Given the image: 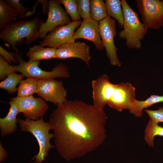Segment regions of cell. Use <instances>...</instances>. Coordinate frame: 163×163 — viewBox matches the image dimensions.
Listing matches in <instances>:
<instances>
[{"label":"cell","mask_w":163,"mask_h":163,"mask_svg":"<svg viewBox=\"0 0 163 163\" xmlns=\"http://www.w3.org/2000/svg\"><path fill=\"white\" fill-rule=\"evenodd\" d=\"M49 118L59 155L66 160L82 157L104 141L107 119L104 109L82 101L67 99Z\"/></svg>","instance_id":"6da1fadb"},{"label":"cell","mask_w":163,"mask_h":163,"mask_svg":"<svg viewBox=\"0 0 163 163\" xmlns=\"http://www.w3.org/2000/svg\"><path fill=\"white\" fill-rule=\"evenodd\" d=\"M43 22L37 16L30 20H14L1 30L0 39L16 52L21 53L16 46L22 45L24 38V43L28 46L40 38L39 30Z\"/></svg>","instance_id":"7a4b0ae2"},{"label":"cell","mask_w":163,"mask_h":163,"mask_svg":"<svg viewBox=\"0 0 163 163\" xmlns=\"http://www.w3.org/2000/svg\"><path fill=\"white\" fill-rule=\"evenodd\" d=\"M123 14V29L119 33L120 38L126 41V46L130 49H140L142 40L148 29L140 21L138 14L125 0H121Z\"/></svg>","instance_id":"3957f363"},{"label":"cell","mask_w":163,"mask_h":163,"mask_svg":"<svg viewBox=\"0 0 163 163\" xmlns=\"http://www.w3.org/2000/svg\"><path fill=\"white\" fill-rule=\"evenodd\" d=\"M18 120L21 130L31 133L38 143V153L30 161L36 159L34 163H42V161L45 160V157H48L49 150L55 147L50 142V139L54 137L53 133H49L53 129L51 123L49 121L45 122L43 117L37 120L27 118L24 120L18 118Z\"/></svg>","instance_id":"277c9868"},{"label":"cell","mask_w":163,"mask_h":163,"mask_svg":"<svg viewBox=\"0 0 163 163\" xmlns=\"http://www.w3.org/2000/svg\"><path fill=\"white\" fill-rule=\"evenodd\" d=\"M15 53L18 63V65L14 66L15 70L16 72L21 73L27 78L41 79L69 77L67 67L62 62L56 65L51 71H46L39 67L40 61L29 60L26 61L22 59L18 52H16Z\"/></svg>","instance_id":"5b68a950"},{"label":"cell","mask_w":163,"mask_h":163,"mask_svg":"<svg viewBox=\"0 0 163 163\" xmlns=\"http://www.w3.org/2000/svg\"><path fill=\"white\" fill-rule=\"evenodd\" d=\"M136 2L146 27L156 30L163 26V0H136Z\"/></svg>","instance_id":"8992f818"},{"label":"cell","mask_w":163,"mask_h":163,"mask_svg":"<svg viewBox=\"0 0 163 163\" xmlns=\"http://www.w3.org/2000/svg\"><path fill=\"white\" fill-rule=\"evenodd\" d=\"M99 22L101 39L110 64L112 66L120 67L121 63L117 55L118 49L114 41V37L117 35L115 21L108 15Z\"/></svg>","instance_id":"52a82bcc"},{"label":"cell","mask_w":163,"mask_h":163,"mask_svg":"<svg viewBox=\"0 0 163 163\" xmlns=\"http://www.w3.org/2000/svg\"><path fill=\"white\" fill-rule=\"evenodd\" d=\"M10 100L15 104L20 113H23L26 118L33 120L42 118L49 108L44 99L40 97H35L33 95L26 97L17 96Z\"/></svg>","instance_id":"ba28073f"},{"label":"cell","mask_w":163,"mask_h":163,"mask_svg":"<svg viewBox=\"0 0 163 163\" xmlns=\"http://www.w3.org/2000/svg\"><path fill=\"white\" fill-rule=\"evenodd\" d=\"M37 94L45 101L57 106L66 100L67 91L62 81L54 78L41 79L38 81Z\"/></svg>","instance_id":"9c48e42d"},{"label":"cell","mask_w":163,"mask_h":163,"mask_svg":"<svg viewBox=\"0 0 163 163\" xmlns=\"http://www.w3.org/2000/svg\"><path fill=\"white\" fill-rule=\"evenodd\" d=\"M82 21H72L70 23L59 26L47 34L40 44L45 47L58 49L63 45L74 43L73 37L76 29Z\"/></svg>","instance_id":"30bf717a"},{"label":"cell","mask_w":163,"mask_h":163,"mask_svg":"<svg viewBox=\"0 0 163 163\" xmlns=\"http://www.w3.org/2000/svg\"><path fill=\"white\" fill-rule=\"evenodd\" d=\"M47 19L41 25L39 30L40 38L44 39L47 34L56 27L68 24L72 21L70 17L61 6L59 0L48 1Z\"/></svg>","instance_id":"8fae6325"},{"label":"cell","mask_w":163,"mask_h":163,"mask_svg":"<svg viewBox=\"0 0 163 163\" xmlns=\"http://www.w3.org/2000/svg\"><path fill=\"white\" fill-rule=\"evenodd\" d=\"M136 88L128 82L115 84L108 105L110 107L121 112L129 110L132 103L136 99Z\"/></svg>","instance_id":"7c38bea8"},{"label":"cell","mask_w":163,"mask_h":163,"mask_svg":"<svg viewBox=\"0 0 163 163\" xmlns=\"http://www.w3.org/2000/svg\"><path fill=\"white\" fill-rule=\"evenodd\" d=\"M99 22L90 18L84 20L74 33L73 40L84 39L91 41L95 48L102 50L104 48L99 31Z\"/></svg>","instance_id":"4fadbf2b"},{"label":"cell","mask_w":163,"mask_h":163,"mask_svg":"<svg viewBox=\"0 0 163 163\" xmlns=\"http://www.w3.org/2000/svg\"><path fill=\"white\" fill-rule=\"evenodd\" d=\"M90 47L85 43L76 41L64 44L57 49L55 59H65L76 58L82 59L89 66L91 57Z\"/></svg>","instance_id":"5bb4252c"},{"label":"cell","mask_w":163,"mask_h":163,"mask_svg":"<svg viewBox=\"0 0 163 163\" xmlns=\"http://www.w3.org/2000/svg\"><path fill=\"white\" fill-rule=\"evenodd\" d=\"M8 104L10 107L7 114L5 117L0 118V133L2 137L14 133L17 129V116L20 112L13 102L10 101Z\"/></svg>","instance_id":"9a60e30c"},{"label":"cell","mask_w":163,"mask_h":163,"mask_svg":"<svg viewBox=\"0 0 163 163\" xmlns=\"http://www.w3.org/2000/svg\"><path fill=\"white\" fill-rule=\"evenodd\" d=\"M57 50V49L54 48L35 45L29 48L26 55L30 60H50L55 58Z\"/></svg>","instance_id":"2e32d148"},{"label":"cell","mask_w":163,"mask_h":163,"mask_svg":"<svg viewBox=\"0 0 163 163\" xmlns=\"http://www.w3.org/2000/svg\"><path fill=\"white\" fill-rule=\"evenodd\" d=\"M161 102H163V95H152L145 101H139L135 99L132 103L129 110L135 117H141L145 108Z\"/></svg>","instance_id":"e0dca14e"},{"label":"cell","mask_w":163,"mask_h":163,"mask_svg":"<svg viewBox=\"0 0 163 163\" xmlns=\"http://www.w3.org/2000/svg\"><path fill=\"white\" fill-rule=\"evenodd\" d=\"M105 2L108 15L117 21L120 27H123L124 17L121 1L105 0Z\"/></svg>","instance_id":"ac0fdd59"},{"label":"cell","mask_w":163,"mask_h":163,"mask_svg":"<svg viewBox=\"0 0 163 163\" xmlns=\"http://www.w3.org/2000/svg\"><path fill=\"white\" fill-rule=\"evenodd\" d=\"M18 11L8 5L3 0H0V30L10 22L16 19Z\"/></svg>","instance_id":"d6986e66"},{"label":"cell","mask_w":163,"mask_h":163,"mask_svg":"<svg viewBox=\"0 0 163 163\" xmlns=\"http://www.w3.org/2000/svg\"><path fill=\"white\" fill-rule=\"evenodd\" d=\"M39 79L27 77L22 80L19 83L17 90V96L26 97L32 96L37 93Z\"/></svg>","instance_id":"ffe728a7"},{"label":"cell","mask_w":163,"mask_h":163,"mask_svg":"<svg viewBox=\"0 0 163 163\" xmlns=\"http://www.w3.org/2000/svg\"><path fill=\"white\" fill-rule=\"evenodd\" d=\"M163 136V127L149 119L145 130L144 139L149 146L154 148L153 140L156 136Z\"/></svg>","instance_id":"44dd1931"},{"label":"cell","mask_w":163,"mask_h":163,"mask_svg":"<svg viewBox=\"0 0 163 163\" xmlns=\"http://www.w3.org/2000/svg\"><path fill=\"white\" fill-rule=\"evenodd\" d=\"M91 18L99 22L108 16L106 4L102 0H90Z\"/></svg>","instance_id":"7402d4cb"},{"label":"cell","mask_w":163,"mask_h":163,"mask_svg":"<svg viewBox=\"0 0 163 163\" xmlns=\"http://www.w3.org/2000/svg\"><path fill=\"white\" fill-rule=\"evenodd\" d=\"M25 76L22 74H18L15 72L8 74L6 78L0 83V88L7 91L10 94L17 91L16 87L20 83Z\"/></svg>","instance_id":"603a6c76"},{"label":"cell","mask_w":163,"mask_h":163,"mask_svg":"<svg viewBox=\"0 0 163 163\" xmlns=\"http://www.w3.org/2000/svg\"><path fill=\"white\" fill-rule=\"evenodd\" d=\"M64 6L66 13L70 16L72 21L81 20V17L78 10L77 0H59Z\"/></svg>","instance_id":"cb8c5ba5"},{"label":"cell","mask_w":163,"mask_h":163,"mask_svg":"<svg viewBox=\"0 0 163 163\" xmlns=\"http://www.w3.org/2000/svg\"><path fill=\"white\" fill-rule=\"evenodd\" d=\"M90 0H77L78 13L83 20L91 18Z\"/></svg>","instance_id":"d4e9b609"},{"label":"cell","mask_w":163,"mask_h":163,"mask_svg":"<svg viewBox=\"0 0 163 163\" xmlns=\"http://www.w3.org/2000/svg\"><path fill=\"white\" fill-rule=\"evenodd\" d=\"M16 72L14 66L9 64L0 55V79L4 80L8 74Z\"/></svg>","instance_id":"484cf974"},{"label":"cell","mask_w":163,"mask_h":163,"mask_svg":"<svg viewBox=\"0 0 163 163\" xmlns=\"http://www.w3.org/2000/svg\"><path fill=\"white\" fill-rule=\"evenodd\" d=\"M5 2L19 12V18L24 17L30 11L28 8L24 6L19 0H5Z\"/></svg>","instance_id":"4316f807"},{"label":"cell","mask_w":163,"mask_h":163,"mask_svg":"<svg viewBox=\"0 0 163 163\" xmlns=\"http://www.w3.org/2000/svg\"><path fill=\"white\" fill-rule=\"evenodd\" d=\"M144 110L148 114L150 119L157 123H163V107H161L156 110L148 109Z\"/></svg>","instance_id":"83f0119b"},{"label":"cell","mask_w":163,"mask_h":163,"mask_svg":"<svg viewBox=\"0 0 163 163\" xmlns=\"http://www.w3.org/2000/svg\"><path fill=\"white\" fill-rule=\"evenodd\" d=\"M0 55L2 56L6 62L10 64L12 62L14 63L18 62L15 53L8 52L0 46Z\"/></svg>","instance_id":"f1b7e54d"},{"label":"cell","mask_w":163,"mask_h":163,"mask_svg":"<svg viewBox=\"0 0 163 163\" xmlns=\"http://www.w3.org/2000/svg\"><path fill=\"white\" fill-rule=\"evenodd\" d=\"M39 3L42 5V13L43 15L48 14L49 10L48 1L47 0H38Z\"/></svg>","instance_id":"f546056e"},{"label":"cell","mask_w":163,"mask_h":163,"mask_svg":"<svg viewBox=\"0 0 163 163\" xmlns=\"http://www.w3.org/2000/svg\"><path fill=\"white\" fill-rule=\"evenodd\" d=\"M8 155L5 149L3 147L1 142H0V162L4 161Z\"/></svg>","instance_id":"4dcf8cb0"}]
</instances>
